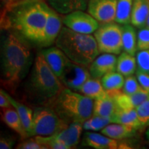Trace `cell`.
I'll use <instances>...</instances> for the list:
<instances>
[{"label":"cell","instance_id":"5b68a950","mask_svg":"<svg viewBox=\"0 0 149 149\" xmlns=\"http://www.w3.org/2000/svg\"><path fill=\"white\" fill-rule=\"evenodd\" d=\"M29 83L35 95L49 101L55 99L64 88L63 84L48 66L41 52L35 59Z\"/></svg>","mask_w":149,"mask_h":149},{"label":"cell","instance_id":"d6986e66","mask_svg":"<svg viewBox=\"0 0 149 149\" xmlns=\"http://www.w3.org/2000/svg\"><path fill=\"white\" fill-rule=\"evenodd\" d=\"M149 15V0H133L130 24L137 29L146 26Z\"/></svg>","mask_w":149,"mask_h":149},{"label":"cell","instance_id":"9a60e30c","mask_svg":"<svg viewBox=\"0 0 149 149\" xmlns=\"http://www.w3.org/2000/svg\"><path fill=\"white\" fill-rule=\"evenodd\" d=\"M83 124L72 122L65 129L51 137L55 140L64 144L69 149L72 148L79 144Z\"/></svg>","mask_w":149,"mask_h":149},{"label":"cell","instance_id":"4dcf8cb0","mask_svg":"<svg viewBox=\"0 0 149 149\" xmlns=\"http://www.w3.org/2000/svg\"><path fill=\"white\" fill-rule=\"evenodd\" d=\"M141 88L142 87L139 84L137 77L130 75L126 77L122 92L128 95H133L138 92Z\"/></svg>","mask_w":149,"mask_h":149},{"label":"cell","instance_id":"2e32d148","mask_svg":"<svg viewBox=\"0 0 149 149\" xmlns=\"http://www.w3.org/2000/svg\"><path fill=\"white\" fill-rule=\"evenodd\" d=\"M82 145L95 149H116L120 144L116 139L107 135L92 132H86L82 139Z\"/></svg>","mask_w":149,"mask_h":149},{"label":"cell","instance_id":"ba28073f","mask_svg":"<svg viewBox=\"0 0 149 149\" xmlns=\"http://www.w3.org/2000/svg\"><path fill=\"white\" fill-rule=\"evenodd\" d=\"M65 26L82 34H92L97 30L100 23L84 10H77L65 15L63 18Z\"/></svg>","mask_w":149,"mask_h":149},{"label":"cell","instance_id":"ab89813d","mask_svg":"<svg viewBox=\"0 0 149 149\" xmlns=\"http://www.w3.org/2000/svg\"><path fill=\"white\" fill-rule=\"evenodd\" d=\"M17 1H19V0H10V3H15Z\"/></svg>","mask_w":149,"mask_h":149},{"label":"cell","instance_id":"6da1fadb","mask_svg":"<svg viewBox=\"0 0 149 149\" xmlns=\"http://www.w3.org/2000/svg\"><path fill=\"white\" fill-rule=\"evenodd\" d=\"M25 37L18 32H9L1 43V82L15 91L29 72L32 52Z\"/></svg>","mask_w":149,"mask_h":149},{"label":"cell","instance_id":"30bf717a","mask_svg":"<svg viewBox=\"0 0 149 149\" xmlns=\"http://www.w3.org/2000/svg\"><path fill=\"white\" fill-rule=\"evenodd\" d=\"M63 19L58 13L48 5L47 19L44 32L37 44L42 47H48L55 42L57 37L62 29Z\"/></svg>","mask_w":149,"mask_h":149},{"label":"cell","instance_id":"60d3db41","mask_svg":"<svg viewBox=\"0 0 149 149\" xmlns=\"http://www.w3.org/2000/svg\"><path fill=\"white\" fill-rule=\"evenodd\" d=\"M4 1H6V2H7V3H10V0H4Z\"/></svg>","mask_w":149,"mask_h":149},{"label":"cell","instance_id":"1f68e13d","mask_svg":"<svg viewBox=\"0 0 149 149\" xmlns=\"http://www.w3.org/2000/svg\"><path fill=\"white\" fill-rule=\"evenodd\" d=\"M139 29L137 33V51L149 50V28L146 26Z\"/></svg>","mask_w":149,"mask_h":149},{"label":"cell","instance_id":"4316f807","mask_svg":"<svg viewBox=\"0 0 149 149\" xmlns=\"http://www.w3.org/2000/svg\"><path fill=\"white\" fill-rule=\"evenodd\" d=\"M133 3V0H117L115 22L120 25L130 23Z\"/></svg>","mask_w":149,"mask_h":149},{"label":"cell","instance_id":"d6a6232c","mask_svg":"<svg viewBox=\"0 0 149 149\" xmlns=\"http://www.w3.org/2000/svg\"><path fill=\"white\" fill-rule=\"evenodd\" d=\"M137 116L143 126H149V99L136 109Z\"/></svg>","mask_w":149,"mask_h":149},{"label":"cell","instance_id":"74e56055","mask_svg":"<svg viewBox=\"0 0 149 149\" xmlns=\"http://www.w3.org/2000/svg\"><path fill=\"white\" fill-rule=\"evenodd\" d=\"M146 137L147 140H148V141L149 142V126H148V129H147L146 132Z\"/></svg>","mask_w":149,"mask_h":149},{"label":"cell","instance_id":"9c48e42d","mask_svg":"<svg viewBox=\"0 0 149 149\" xmlns=\"http://www.w3.org/2000/svg\"><path fill=\"white\" fill-rule=\"evenodd\" d=\"M90 77L91 73L86 66L69 60L59 79L66 88L78 91Z\"/></svg>","mask_w":149,"mask_h":149},{"label":"cell","instance_id":"7402d4cb","mask_svg":"<svg viewBox=\"0 0 149 149\" xmlns=\"http://www.w3.org/2000/svg\"><path fill=\"white\" fill-rule=\"evenodd\" d=\"M2 120L9 128L19 134L22 139H24L29 137L26 132L24 129L18 113L13 107L3 109Z\"/></svg>","mask_w":149,"mask_h":149},{"label":"cell","instance_id":"836d02e7","mask_svg":"<svg viewBox=\"0 0 149 149\" xmlns=\"http://www.w3.org/2000/svg\"><path fill=\"white\" fill-rule=\"evenodd\" d=\"M16 148L19 149H46V146H44L40 142L37 140L34 137L33 139H30L29 140H26L18 144Z\"/></svg>","mask_w":149,"mask_h":149},{"label":"cell","instance_id":"277c9868","mask_svg":"<svg viewBox=\"0 0 149 149\" xmlns=\"http://www.w3.org/2000/svg\"><path fill=\"white\" fill-rule=\"evenodd\" d=\"M52 101V109L68 124H84L93 116V100L77 91L64 88Z\"/></svg>","mask_w":149,"mask_h":149},{"label":"cell","instance_id":"484cf974","mask_svg":"<svg viewBox=\"0 0 149 149\" xmlns=\"http://www.w3.org/2000/svg\"><path fill=\"white\" fill-rule=\"evenodd\" d=\"M137 68V60L135 56L124 52L117 58L116 70L124 77L133 75Z\"/></svg>","mask_w":149,"mask_h":149},{"label":"cell","instance_id":"d590c367","mask_svg":"<svg viewBox=\"0 0 149 149\" xmlns=\"http://www.w3.org/2000/svg\"><path fill=\"white\" fill-rule=\"evenodd\" d=\"M12 107L13 106L10 103V98H9V95L6 93L3 89H1L0 90V107L5 109V108Z\"/></svg>","mask_w":149,"mask_h":149},{"label":"cell","instance_id":"603a6c76","mask_svg":"<svg viewBox=\"0 0 149 149\" xmlns=\"http://www.w3.org/2000/svg\"><path fill=\"white\" fill-rule=\"evenodd\" d=\"M136 129L124 124L112 123L109 124L101 130L102 134L107 135L112 139L121 140L128 138L135 135Z\"/></svg>","mask_w":149,"mask_h":149},{"label":"cell","instance_id":"3957f363","mask_svg":"<svg viewBox=\"0 0 149 149\" xmlns=\"http://www.w3.org/2000/svg\"><path fill=\"white\" fill-rule=\"evenodd\" d=\"M26 1L16 9L12 24L17 32L37 44L46 25L48 4L42 0Z\"/></svg>","mask_w":149,"mask_h":149},{"label":"cell","instance_id":"e575fe53","mask_svg":"<svg viewBox=\"0 0 149 149\" xmlns=\"http://www.w3.org/2000/svg\"><path fill=\"white\" fill-rule=\"evenodd\" d=\"M136 77L141 86L149 93V74L137 70Z\"/></svg>","mask_w":149,"mask_h":149},{"label":"cell","instance_id":"44dd1931","mask_svg":"<svg viewBox=\"0 0 149 149\" xmlns=\"http://www.w3.org/2000/svg\"><path fill=\"white\" fill-rule=\"evenodd\" d=\"M10 103L18 113L28 137L34 136L33 130V111L27 106L20 103L9 95Z\"/></svg>","mask_w":149,"mask_h":149},{"label":"cell","instance_id":"52a82bcc","mask_svg":"<svg viewBox=\"0 0 149 149\" xmlns=\"http://www.w3.org/2000/svg\"><path fill=\"white\" fill-rule=\"evenodd\" d=\"M100 53L119 55L123 50L122 27L115 22L102 23L94 33Z\"/></svg>","mask_w":149,"mask_h":149},{"label":"cell","instance_id":"4fadbf2b","mask_svg":"<svg viewBox=\"0 0 149 149\" xmlns=\"http://www.w3.org/2000/svg\"><path fill=\"white\" fill-rule=\"evenodd\" d=\"M117 58L114 54L104 53L97 57L89 66L91 77L101 79L109 72L115 71Z\"/></svg>","mask_w":149,"mask_h":149},{"label":"cell","instance_id":"8d00e7d4","mask_svg":"<svg viewBox=\"0 0 149 149\" xmlns=\"http://www.w3.org/2000/svg\"><path fill=\"white\" fill-rule=\"evenodd\" d=\"M15 144L13 138L10 137L1 136L0 139V148L1 149H10L13 148Z\"/></svg>","mask_w":149,"mask_h":149},{"label":"cell","instance_id":"cb8c5ba5","mask_svg":"<svg viewBox=\"0 0 149 149\" xmlns=\"http://www.w3.org/2000/svg\"><path fill=\"white\" fill-rule=\"evenodd\" d=\"M122 44L124 52L135 56L137 51V34L136 33L135 26L126 24L122 25Z\"/></svg>","mask_w":149,"mask_h":149},{"label":"cell","instance_id":"f1b7e54d","mask_svg":"<svg viewBox=\"0 0 149 149\" xmlns=\"http://www.w3.org/2000/svg\"><path fill=\"white\" fill-rule=\"evenodd\" d=\"M109 124H111V118L102 116L93 115L83 124V128L91 131H99L102 130Z\"/></svg>","mask_w":149,"mask_h":149},{"label":"cell","instance_id":"8992f818","mask_svg":"<svg viewBox=\"0 0 149 149\" xmlns=\"http://www.w3.org/2000/svg\"><path fill=\"white\" fill-rule=\"evenodd\" d=\"M69 124L49 107H38L33 110L34 135L51 137L68 127Z\"/></svg>","mask_w":149,"mask_h":149},{"label":"cell","instance_id":"b9f144b4","mask_svg":"<svg viewBox=\"0 0 149 149\" xmlns=\"http://www.w3.org/2000/svg\"><path fill=\"white\" fill-rule=\"evenodd\" d=\"M19 1H24V0H19Z\"/></svg>","mask_w":149,"mask_h":149},{"label":"cell","instance_id":"7c38bea8","mask_svg":"<svg viewBox=\"0 0 149 149\" xmlns=\"http://www.w3.org/2000/svg\"><path fill=\"white\" fill-rule=\"evenodd\" d=\"M109 95L114 100L117 107L122 109H136L144 101L149 99V93L141 88L135 94L128 95L122 91H109Z\"/></svg>","mask_w":149,"mask_h":149},{"label":"cell","instance_id":"ffe728a7","mask_svg":"<svg viewBox=\"0 0 149 149\" xmlns=\"http://www.w3.org/2000/svg\"><path fill=\"white\" fill-rule=\"evenodd\" d=\"M80 93L93 100L109 97L107 91L104 88L102 81L97 78L90 77L78 91Z\"/></svg>","mask_w":149,"mask_h":149},{"label":"cell","instance_id":"5bb4252c","mask_svg":"<svg viewBox=\"0 0 149 149\" xmlns=\"http://www.w3.org/2000/svg\"><path fill=\"white\" fill-rule=\"evenodd\" d=\"M41 53L48 66L59 79L70 59L57 46L46 48Z\"/></svg>","mask_w":149,"mask_h":149},{"label":"cell","instance_id":"e0dca14e","mask_svg":"<svg viewBox=\"0 0 149 149\" xmlns=\"http://www.w3.org/2000/svg\"><path fill=\"white\" fill-rule=\"evenodd\" d=\"M48 5L58 13L67 15L77 10H87L90 0H47Z\"/></svg>","mask_w":149,"mask_h":149},{"label":"cell","instance_id":"ac0fdd59","mask_svg":"<svg viewBox=\"0 0 149 149\" xmlns=\"http://www.w3.org/2000/svg\"><path fill=\"white\" fill-rule=\"evenodd\" d=\"M111 124L117 123L124 124L136 130L144 127L139 120L136 109H122L117 107L115 113L111 117Z\"/></svg>","mask_w":149,"mask_h":149},{"label":"cell","instance_id":"83f0119b","mask_svg":"<svg viewBox=\"0 0 149 149\" xmlns=\"http://www.w3.org/2000/svg\"><path fill=\"white\" fill-rule=\"evenodd\" d=\"M124 76L118 72L113 71L105 74L101 78L104 89L108 91H120L124 84Z\"/></svg>","mask_w":149,"mask_h":149},{"label":"cell","instance_id":"f546056e","mask_svg":"<svg viewBox=\"0 0 149 149\" xmlns=\"http://www.w3.org/2000/svg\"><path fill=\"white\" fill-rule=\"evenodd\" d=\"M136 60L137 70L149 74V50L138 51L136 53Z\"/></svg>","mask_w":149,"mask_h":149},{"label":"cell","instance_id":"7a4b0ae2","mask_svg":"<svg viewBox=\"0 0 149 149\" xmlns=\"http://www.w3.org/2000/svg\"><path fill=\"white\" fill-rule=\"evenodd\" d=\"M55 44L70 61L84 66H89L100 53L94 35L75 32L66 26L62 27Z\"/></svg>","mask_w":149,"mask_h":149},{"label":"cell","instance_id":"f35d334b","mask_svg":"<svg viewBox=\"0 0 149 149\" xmlns=\"http://www.w3.org/2000/svg\"><path fill=\"white\" fill-rule=\"evenodd\" d=\"M146 26L149 28V15H148V19H147V22H146Z\"/></svg>","mask_w":149,"mask_h":149},{"label":"cell","instance_id":"d4e9b609","mask_svg":"<svg viewBox=\"0 0 149 149\" xmlns=\"http://www.w3.org/2000/svg\"><path fill=\"white\" fill-rule=\"evenodd\" d=\"M117 106L115 102L111 97L95 100L93 105V115L111 117L115 113Z\"/></svg>","mask_w":149,"mask_h":149},{"label":"cell","instance_id":"8fae6325","mask_svg":"<svg viewBox=\"0 0 149 149\" xmlns=\"http://www.w3.org/2000/svg\"><path fill=\"white\" fill-rule=\"evenodd\" d=\"M117 0H90L87 12L100 24L115 22Z\"/></svg>","mask_w":149,"mask_h":149}]
</instances>
